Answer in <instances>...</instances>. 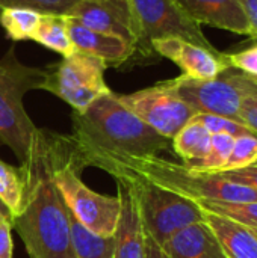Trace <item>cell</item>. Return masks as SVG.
Instances as JSON below:
<instances>
[{"mask_svg":"<svg viewBox=\"0 0 257 258\" xmlns=\"http://www.w3.org/2000/svg\"><path fill=\"white\" fill-rule=\"evenodd\" d=\"M82 169L68 135L55 133L53 181L67 209L94 234L111 237L120 218V198L118 195L108 197L89 189L80 180Z\"/></svg>","mask_w":257,"mask_h":258,"instance_id":"3957f363","label":"cell"},{"mask_svg":"<svg viewBox=\"0 0 257 258\" xmlns=\"http://www.w3.org/2000/svg\"><path fill=\"white\" fill-rule=\"evenodd\" d=\"M117 195L121 203L117 230L114 233V258H144V225L132 187L117 181Z\"/></svg>","mask_w":257,"mask_h":258,"instance_id":"4fadbf2b","label":"cell"},{"mask_svg":"<svg viewBox=\"0 0 257 258\" xmlns=\"http://www.w3.org/2000/svg\"><path fill=\"white\" fill-rule=\"evenodd\" d=\"M0 218H11V215H9L8 209L3 206V203H2V201H0Z\"/></svg>","mask_w":257,"mask_h":258,"instance_id":"d6a6232c","label":"cell"},{"mask_svg":"<svg viewBox=\"0 0 257 258\" xmlns=\"http://www.w3.org/2000/svg\"><path fill=\"white\" fill-rule=\"evenodd\" d=\"M118 100L142 122L170 141L197 115V112L177 95L168 80L132 94L118 95Z\"/></svg>","mask_w":257,"mask_h":258,"instance_id":"ba28073f","label":"cell"},{"mask_svg":"<svg viewBox=\"0 0 257 258\" xmlns=\"http://www.w3.org/2000/svg\"><path fill=\"white\" fill-rule=\"evenodd\" d=\"M235 136L227 133H215L211 138V148L204 159L194 165H188L192 169L203 171V172H221L232 154Z\"/></svg>","mask_w":257,"mask_h":258,"instance_id":"603a6c76","label":"cell"},{"mask_svg":"<svg viewBox=\"0 0 257 258\" xmlns=\"http://www.w3.org/2000/svg\"><path fill=\"white\" fill-rule=\"evenodd\" d=\"M254 80V79H253ZM239 122L244 124L248 130L257 135V82L254 86L244 95L241 109H239Z\"/></svg>","mask_w":257,"mask_h":258,"instance_id":"83f0119b","label":"cell"},{"mask_svg":"<svg viewBox=\"0 0 257 258\" xmlns=\"http://www.w3.org/2000/svg\"><path fill=\"white\" fill-rule=\"evenodd\" d=\"M67 27L76 51L95 56L108 67H121L126 62L141 57L136 45L120 36L92 30L70 17H67Z\"/></svg>","mask_w":257,"mask_h":258,"instance_id":"7c38bea8","label":"cell"},{"mask_svg":"<svg viewBox=\"0 0 257 258\" xmlns=\"http://www.w3.org/2000/svg\"><path fill=\"white\" fill-rule=\"evenodd\" d=\"M108 65L91 54L74 51L61 62L47 67L42 91H48L68 103L73 112H85L97 98L111 92L105 82Z\"/></svg>","mask_w":257,"mask_h":258,"instance_id":"8992f818","label":"cell"},{"mask_svg":"<svg viewBox=\"0 0 257 258\" xmlns=\"http://www.w3.org/2000/svg\"><path fill=\"white\" fill-rule=\"evenodd\" d=\"M161 246L168 258H227L204 221L177 231Z\"/></svg>","mask_w":257,"mask_h":258,"instance_id":"9a60e30c","label":"cell"},{"mask_svg":"<svg viewBox=\"0 0 257 258\" xmlns=\"http://www.w3.org/2000/svg\"><path fill=\"white\" fill-rule=\"evenodd\" d=\"M80 0H0V12L5 9H32L42 15H68Z\"/></svg>","mask_w":257,"mask_h":258,"instance_id":"cb8c5ba5","label":"cell"},{"mask_svg":"<svg viewBox=\"0 0 257 258\" xmlns=\"http://www.w3.org/2000/svg\"><path fill=\"white\" fill-rule=\"evenodd\" d=\"M33 41L52 51L59 53L64 57L71 56L76 51L68 35L65 15H42L41 23L33 35Z\"/></svg>","mask_w":257,"mask_h":258,"instance_id":"d6986e66","label":"cell"},{"mask_svg":"<svg viewBox=\"0 0 257 258\" xmlns=\"http://www.w3.org/2000/svg\"><path fill=\"white\" fill-rule=\"evenodd\" d=\"M204 212L215 213L250 227L257 231V201L229 203V201H198Z\"/></svg>","mask_w":257,"mask_h":258,"instance_id":"7402d4cb","label":"cell"},{"mask_svg":"<svg viewBox=\"0 0 257 258\" xmlns=\"http://www.w3.org/2000/svg\"><path fill=\"white\" fill-rule=\"evenodd\" d=\"M55 132L41 130L21 162L23 204L11 219L29 258H76L67 206L53 181Z\"/></svg>","mask_w":257,"mask_h":258,"instance_id":"6da1fadb","label":"cell"},{"mask_svg":"<svg viewBox=\"0 0 257 258\" xmlns=\"http://www.w3.org/2000/svg\"><path fill=\"white\" fill-rule=\"evenodd\" d=\"M11 218H0V258H12Z\"/></svg>","mask_w":257,"mask_h":258,"instance_id":"f546056e","label":"cell"},{"mask_svg":"<svg viewBox=\"0 0 257 258\" xmlns=\"http://www.w3.org/2000/svg\"><path fill=\"white\" fill-rule=\"evenodd\" d=\"M141 24L145 41L180 38L203 48L218 51L204 36L200 24L177 0H129Z\"/></svg>","mask_w":257,"mask_h":258,"instance_id":"30bf717a","label":"cell"},{"mask_svg":"<svg viewBox=\"0 0 257 258\" xmlns=\"http://www.w3.org/2000/svg\"><path fill=\"white\" fill-rule=\"evenodd\" d=\"M70 221V239L76 258H114V236L105 237L94 234L83 227L67 209Z\"/></svg>","mask_w":257,"mask_h":258,"instance_id":"ac0fdd59","label":"cell"},{"mask_svg":"<svg viewBox=\"0 0 257 258\" xmlns=\"http://www.w3.org/2000/svg\"><path fill=\"white\" fill-rule=\"evenodd\" d=\"M211 138L212 135L206 130L204 125L191 119L171 139V145L174 153L182 160H185V165H194L208 156L211 148Z\"/></svg>","mask_w":257,"mask_h":258,"instance_id":"e0dca14e","label":"cell"},{"mask_svg":"<svg viewBox=\"0 0 257 258\" xmlns=\"http://www.w3.org/2000/svg\"><path fill=\"white\" fill-rule=\"evenodd\" d=\"M254 80H256V82H257V79H254Z\"/></svg>","mask_w":257,"mask_h":258,"instance_id":"836d02e7","label":"cell"},{"mask_svg":"<svg viewBox=\"0 0 257 258\" xmlns=\"http://www.w3.org/2000/svg\"><path fill=\"white\" fill-rule=\"evenodd\" d=\"M194 121L200 122L201 125L206 127V130L211 135L215 133H227L232 136H241V135H247V133H253L251 130H248L244 124L230 119V118H224V116H218V115H209V113H197L192 118Z\"/></svg>","mask_w":257,"mask_h":258,"instance_id":"484cf974","label":"cell"},{"mask_svg":"<svg viewBox=\"0 0 257 258\" xmlns=\"http://www.w3.org/2000/svg\"><path fill=\"white\" fill-rule=\"evenodd\" d=\"M257 162V135L247 133L235 138L230 159L223 171L247 168Z\"/></svg>","mask_w":257,"mask_h":258,"instance_id":"d4e9b609","label":"cell"},{"mask_svg":"<svg viewBox=\"0 0 257 258\" xmlns=\"http://www.w3.org/2000/svg\"><path fill=\"white\" fill-rule=\"evenodd\" d=\"M150 45L155 53L173 60L182 74L197 80L215 79L230 68L227 54L212 51L180 38L151 39Z\"/></svg>","mask_w":257,"mask_h":258,"instance_id":"8fae6325","label":"cell"},{"mask_svg":"<svg viewBox=\"0 0 257 258\" xmlns=\"http://www.w3.org/2000/svg\"><path fill=\"white\" fill-rule=\"evenodd\" d=\"M204 222L217 236L227 258H257V231L229 218L204 212Z\"/></svg>","mask_w":257,"mask_h":258,"instance_id":"2e32d148","label":"cell"},{"mask_svg":"<svg viewBox=\"0 0 257 258\" xmlns=\"http://www.w3.org/2000/svg\"><path fill=\"white\" fill-rule=\"evenodd\" d=\"M45 79L47 68L21 63L14 48L0 59V142L14 151L20 162L27 156L38 133L23 98L29 91L42 89Z\"/></svg>","mask_w":257,"mask_h":258,"instance_id":"277c9868","label":"cell"},{"mask_svg":"<svg viewBox=\"0 0 257 258\" xmlns=\"http://www.w3.org/2000/svg\"><path fill=\"white\" fill-rule=\"evenodd\" d=\"M220 174L233 183L245 184V186H250L254 190H257V162L247 168L233 169V171H221Z\"/></svg>","mask_w":257,"mask_h":258,"instance_id":"f1b7e54d","label":"cell"},{"mask_svg":"<svg viewBox=\"0 0 257 258\" xmlns=\"http://www.w3.org/2000/svg\"><path fill=\"white\" fill-rule=\"evenodd\" d=\"M227 60L230 68H236L241 73L257 79V44L233 54H227Z\"/></svg>","mask_w":257,"mask_h":258,"instance_id":"4316f807","label":"cell"},{"mask_svg":"<svg viewBox=\"0 0 257 258\" xmlns=\"http://www.w3.org/2000/svg\"><path fill=\"white\" fill-rule=\"evenodd\" d=\"M247 20L253 30V38H257V0H241Z\"/></svg>","mask_w":257,"mask_h":258,"instance_id":"1f68e13d","label":"cell"},{"mask_svg":"<svg viewBox=\"0 0 257 258\" xmlns=\"http://www.w3.org/2000/svg\"><path fill=\"white\" fill-rule=\"evenodd\" d=\"M42 14L32 9H5L0 12V26L12 41L33 39Z\"/></svg>","mask_w":257,"mask_h":258,"instance_id":"ffe728a7","label":"cell"},{"mask_svg":"<svg viewBox=\"0 0 257 258\" xmlns=\"http://www.w3.org/2000/svg\"><path fill=\"white\" fill-rule=\"evenodd\" d=\"M67 17L92 30L129 41L136 45L141 59L151 57L155 53L144 38L141 24L129 0H80Z\"/></svg>","mask_w":257,"mask_h":258,"instance_id":"9c48e42d","label":"cell"},{"mask_svg":"<svg viewBox=\"0 0 257 258\" xmlns=\"http://www.w3.org/2000/svg\"><path fill=\"white\" fill-rule=\"evenodd\" d=\"M24 195V183L20 168L0 160V201L8 209L11 219L18 215Z\"/></svg>","mask_w":257,"mask_h":258,"instance_id":"44dd1931","label":"cell"},{"mask_svg":"<svg viewBox=\"0 0 257 258\" xmlns=\"http://www.w3.org/2000/svg\"><path fill=\"white\" fill-rule=\"evenodd\" d=\"M144 258H168V255L164 252L162 246L145 231H144Z\"/></svg>","mask_w":257,"mask_h":258,"instance_id":"4dcf8cb0","label":"cell"},{"mask_svg":"<svg viewBox=\"0 0 257 258\" xmlns=\"http://www.w3.org/2000/svg\"><path fill=\"white\" fill-rule=\"evenodd\" d=\"M132 187L144 231L164 245L177 231L204 221V210L192 200L139 178H117Z\"/></svg>","mask_w":257,"mask_h":258,"instance_id":"5b68a950","label":"cell"},{"mask_svg":"<svg viewBox=\"0 0 257 258\" xmlns=\"http://www.w3.org/2000/svg\"><path fill=\"white\" fill-rule=\"evenodd\" d=\"M168 83L197 113L218 115L238 122L242 98L254 86L253 77L233 73L232 68L209 80H197L182 74Z\"/></svg>","mask_w":257,"mask_h":258,"instance_id":"52a82bcc","label":"cell"},{"mask_svg":"<svg viewBox=\"0 0 257 258\" xmlns=\"http://www.w3.org/2000/svg\"><path fill=\"white\" fill-rule=\"evenodd\" d=\"M198 23L253 36L241 0H177Z\"/></svg>","mask_w":257,"mask_h":258,"instance_id":"5bb4252c","label":"cell"},{"mask_svg":"<svg viewBox=\"0 0 257 258\" xmlns=\"http://www.w3.org/2000/svg\"><path fill=\"white\" fill-rule=\"evenodd\" d=\"M71 121L73 132L68 138L77 159L92 154L159 156L171 147L170 139L142 122L112 91L85 112H73Z\"/></svg>","mask_w":257,"mask_h":258,"instance_id":"7a4b0ae2","label":"cell"}]
</instances>
